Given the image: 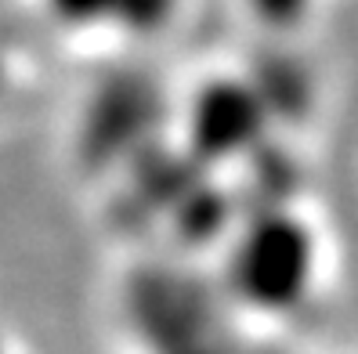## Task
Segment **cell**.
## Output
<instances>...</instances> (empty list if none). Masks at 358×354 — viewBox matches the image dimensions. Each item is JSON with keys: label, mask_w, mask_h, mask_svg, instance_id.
<instances>
[{"label": "cell", "mask_w": 358, "mask_h": 354, "mask_svg": "<svg viewBox=\"0 0 358 354\" xmlns=\"http://www.w3.org/2000/svg\"><path fill=\"white\" fill-rule=\"evenodd\" d=\"M0 354H18V351H15V340L4 337V332H0Z\"/></svg>", "instance_id": "7a4b0ae2"}, {"label": "cell", "mask_w": 358, "mask_h": 354, "mask_svg": "<svg viewBox=\"0 0 358 354\" xmlns=\"http://www.w3.org/2000/svg\"><path fill=\"white\" fill-rule=\"evenodd\" d=\"M11 83H15V69H11V51H8V44H4V40H0V98H8Z\"/></svg>", "instance_id": "6da1fadb"}]
</instances>
